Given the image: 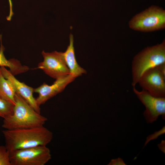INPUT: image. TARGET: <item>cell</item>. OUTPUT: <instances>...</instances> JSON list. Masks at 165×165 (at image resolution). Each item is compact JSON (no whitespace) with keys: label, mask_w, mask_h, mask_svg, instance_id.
I'll return each mask as SVG.
<instances>
[{"label":"cell","mask_w":165,"mask_h":165,"mask_svg":"<svg viewBox=\"0 0 165 165\" xmlns=\"http://www.w3.org/2000/svg\"><path fill=\"white\" fill-rule=\"evenodd\" d=\"M2 133L5 146L9 152L39 146H46L53 137L52 132L43 126L5 129Z\"/></svg>","instance_id":"obj_1"},{"label":"cell","mask_w":165,"mask_h":165,"mask_svg":"<svg viewBox=\"0 0 165 165\" xmlns=\"http://www.w3.org/2000/svg\"><path fill=\"white\" fill-rule=\"evenodd\" d=\"M13 114L3 119L2 127L6 130L43 126L47 120L35 111L19 94L16 93Z\"/></svg>","instance_id":"obj_2"},{"label":"cell","mask_w":165,"mask_h":165,"mask_svg":"<svg viewBox=\"0 0 165 165\" xmlns=\"http://www.w3.org/2000/svg\"><path fill=\"white\" fill-rule=\"evenodd\" d=\"M165 63V41L148 46L138 53L132 62L131 85L135 87L143 74L148 70Z\"/></svg>","instance_id":"obj_3"},{"label":"cell","mask_w":165,"mask_h":165,"mask_svg":"<svg viewBox=\"0 0 165 165\" xmlns=\"http://www.w3.org/2000/svg\"><path fill=\"white\" fill-rule=\"evenodd\" d=\"M130 28L143 32L152 31L165 27V11L156 6H151L137 14L130 20Z\"/></svg>","instance_id":"obj_4"},{"label":"cell","mask_w":165,"mask_h":165,"mask_svg":"<svg viewBox=\"0 0 165 165\" xmlns=\"http://www.w3.org/2000/svg\"><path fill=\"white\" fill-rule=\"evenodd\" d=\"M10 152L11 165H44L51 158L46 146H39Z\"/></svg>","instance_id":"obj_5"},{"label":"cell","mask_w":165,"mask_h":165,"mask_svg":"<svg viewBox=\"0 0 165 165\" xmlns=\"http://www.w3.org/2000/svg\"><path fill=\"white\" fill-rule=\"evenodd\" d=\"M134 92L145 107L144 115L147 123H152L156 121L160 116L165 117V97H156L147 91L138 90L133 87Z\"/></svg>","instance_id":"obj_6"},{"label":"cell","mask_w":165,"mask_h":165,"mask_svg":"<svg viewBox=\"0 0 165 165\" xmlns=\"http://www.w3.org/2000/svg\"><path fill=\"white\" fill-rule=\"evenodd\" d=\"M42 54L44 60L38 64V68L55 79L70 74L62 52L55 51L47 53L43 51Z\"/></svg>","instance_id":"obj_7"},{"label":"cell","mask_w":165,"mask_h":165,"mask_svg":"<svg viewBox=\"0 0 165 165\" xmlns=\"http://www.w3.org/2000/svg\"><path fill=\"white\" fill-rule=\"evenodd\" d=\"M157 66L145 72L138 83L143 90L153 96L165 97V75L161 73Z\"/></svg>","instance_id":"obj_8"},{"label":"cell","mask_w":165,"mask_h":165,"mask_svg":"<svg viewBox=\"0 0 165 165\" xmlns=\"http://www.w3.org/2000/svg\"><path fill=\"white\" fill-rule=\"evenodd\" d=\"M75 78L69 74L56 79L51 85H49L44 83L34 89V92L38 94V96L36 99L37 105L40 107L48 100L61 93Z\"/></svg>","instance_id":"obj_9"},{"label":"cell","mask_w":165,"mask_h":165,"mask_svg":"<svg viewBox=\"0 0 165 165\" xmlns=\"http://www.w3.org/2000/svg\"><path fill=\"white\" fill-rule=\"evenodd\" d=\"M2 72L4 77L11 83L16 93L19 94L37 112L40 113V109L37 105L33 95L34 89L17 80L5 67H1Z\"/></svg>","instance_id":"obj_10"},{"label":"cell","mask_w":165,"mask_h":165,"mask_svg":"<svg viewBox=\"0 0 165 165\" xmlns=\"http://www.w3.org/2000/svg\"><path fill=\"white\" fill-rule=\"evenodd\" d=\"M69 44L64 52H62L65 61L68 67L70 74L77 78L86 74V70L78 64L75 58L74 46L73 36L72 34L69 35Z\"/></svg>","instance_id":"obj_11"},{"label":"cell","mask_w":165,"mask_h":165,"mask_svg":"<svg viewBox=\"0 0 165 165\" xmlns=\"http://www.w3.org/2000/svg\"><path fill=\"white\" fill-rule=\"evenodd\" d=\"M2 36L0 35L1 46L0 47V67H7L9 71L14 75L25 72L29 69L28 67L23 65L20 62L14 59L7 60L4 54L5 48L2 42Z\"/></svg>","instance_id":"obj_12"},{"label":"cell","mask_w":165,"mask_h":165,"mask_svg":"<svg viewBox=\"0 0 165 165\" xmlns=\"http://www.w3.org/2000/svg\"><path fill=\"white\" fill-rule=\"evenodd\" d=\"M15 93L11 83L3 76L0 67V98L14 105Z\"/></svg>","instance_id":"obj_13"},{"label":"cell","mask_w":165,"mask_h":165,"mask_svg":"<svg viewBox=\"0 0 165 165\" xmlns=\"http://www.w3.org/2000/svg\"><path fill=\"white\" fill-rule=\"evenodd\" d=\"M14 105L0 98V117L3 119L12 115Z\"/></svg>","instance_id":"obj_14"},{"label":"cell","mask_w":165,"mask_h":165,"mask_svg":"<svg viewBox=\"0 0 165 165\" xmlns=\"http://www.w3.org/2000/svg\"><path fill=\"white\" fill-rule=\"evenodd\" d=\"M0 165H11L10 152L5 146H0Z\"/></svg>","instance_id":"obj_15"},{"label":"cell","mask_w":165,"mask_h":165,"mask_svg":"<svg viewBox=\"0 0 165 165\" xmlns=\"http://www.w3.org/2000/svg\"><path fill=\"white\" fill-rule=\"evenodd\" d=\"M165 132V127H163V129L159 131L155 132L153 134L149 135L147 138V139L146 141V143L147 144L148 142L150 140H153L155 138H156L158 136L161 135L162 134H164Z\"/></svg>","instance_id":"obj_16"},{"label":"cell","mask_w":165,"mask_h":165,"mask_svg":"<svg viewBox=\"0 0 165 165\" xmlns=\"http://www.w3.org/2000/svg\"><path fill=\"white\" fill-rule=\"evenodd\" d=\"M108 165H126L123 160L119 158L112 160L108 164Z\"/></svg>","instance_id":"obj_17"}]
</instances>
